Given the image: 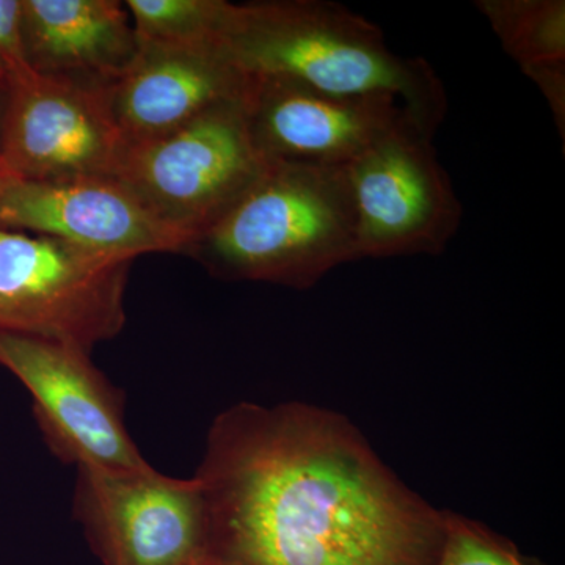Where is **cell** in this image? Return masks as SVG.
Wrapping results in <instances>:
<instances>
[{"mask_svg":"<svg viewBox=\"0 0 565 565\" xmlns=\"http://www.w3.org/2000/svg\"><path fill=\"white\" fill-rule=\"evenodd\" d=\"M266 166L253 145L241 99L126 148L115 180L159 221L192 241L248 191Z\"/></svg>","mask_w":565,"mask_h":565,"instance_id":"5","label":"cell"},{"mask_svg":"<svg viewBox=\"0 0 565 565\" xmlns=\"http://www.w3.org/2000/svg\"><path fill=\"white\" fill-rule=\"evenodd\" d=\"M0 228L131 262L145 253L182 255L191 241L159 221L115 178L46 182L0 173Z\"/></svg>","mask_w":565,"mask_h":565,"instance_id":"10","label":"cell"},{"mask_svg":"<svg viewBox=\"0 0 565 565\" xmlns=\"http://www.w3.org/2000/svg\"><path fill=\"white\" fill-rule=\"evenodd\" d=\"M131 264L55 237L0 228V332L92 353L125 327Z\"/></svg>","mask_w":565,"mask_h":565,"instance_id":"4","label":"cell"},{"mask_svg":"<svg viewBox=\"0 0 565 565\" xmlns=\"http://www.w3.org/2000/svg\"><path fill=\"white\" fill-rule=\"evenodd\" d=\"M0 366L31 393L43 437L62 462L111 471L151 465L122 418V396L76 345L0 332Z\"/></svg>","mask_w":565,"mask_h":565,"instance_id":"7","label":"cell"},{"mask_svg":"<svg viewBox=\"0 0 565 565\" xmlns=\"http://www.w3.org/2000/svg\"><path fill=\"white\" fill-rule=\"evenodd\" d=\"M476 7L520 70L565 61L564 0H478Z\"/></svg>","mask_w":565,"mask_h":565,"instance_id":"14","label":"cell"},{"mask_svg":"<svg viewBox=\"0 0 565 565\" xmlns=\"http://www.w3.org/2000/svg\"><path fill=\"white\" fill-rule=\"evenodd\" d=\"M33 76L22 39L21 0H0V90L7 93Z\"/></svg>","mask_w":565,"mask_h":565,"instance_id":"17","label":"cell"},{"mask_svg":"<svg viewBox=\"0 0 565 565\" xmlns=\"http://www.w3.org/2000/svg\"><path fill=\"white\" fill-rule=\"evenodd\" d=\"M434 565H526L484 527L445 512V537Z\"/></svg>","mask_w":565,"mask_h":565,"instance_id":"16","label":"cell"},{"mask_svg":"<svg viewBox=\"0 0 565 565\" xmlns=\"http://www.w3.org/2000/svg\"><path fill=\"white\" fill-rule=\"evenodd\" d=\"M248 131L266 162L348 167L412 117L388 96H337L278 76L252 74Z\"/></svg>","mask_w":565,"mask_h":565,"instance_id":"11","label":"cell"},{"mask_svg":"<svg viewBox=\"0 0 565 565\" xmlns=\"http://www.w3.org/2000/svg\"><path fill=\"white\" fill-rule=\"evenodd\" d=\"M74 514L107 565H195L210 556L195 476L79 467Z\"/></svg>","mask_w":565,"mask_h":565,"instance_id":"8","label":"cell"},{"mask_svg":"<svg viewBox=\"0 0 565 565\" xmlns=\"http://www.w3.org/2000/svg\"><path fill=\"white\" fill-rule=\"evenodd\" d=\"M137 43L191 46L221 41L233 3L223 0H128Z\"/></svg>","mask_w":565,"mask_h":565,"instance_id":"15","label":"cell"},{"mask_svg":"<svg viewBox=\"0 0 565 565\" xmlns=\"http://www.w3.org/2000/svg\"><path fill=\"white\" fill-rule=\"evenodd\" d=\"M195 565H225V564H222L221 561L215 559V557L207 556V557H204L203 561H200V563L195 564Z\"/></svg>","mask_w":565,"mask_h":565,"instance_id":"19","label":"cell"},{"mask_svg":"<svg viewBox=\"0 0 565 565\" xmlns=\"http://www.w3.org/2000/svg\"><path fill=\"white\" fill-rule=\"evenodd\" d=\"M6 95L0 173L46 182L115 178L126 145L103 92L35 74Z\"/></svg>","mask_w":565,"mask_h":565,"instance_id":"9","label":"cell"},{"mask_svg":"<svg viewBox=\"0 0 565 565\" xmlns=\"http://www.w3.org/2000/svg\"><path fill=\"white\" fill-rule=\"evenodd\" d=\"M545 96L564 140L565 132V61L539 63L522 68Z\"/></svg>","mask_w":565,"mask_h":565,"instance_id":"18","label":"cell"},{"mask_svg":"<svg viewBox=\"0 0 565 565\" xmlns=\"http://www.w3.org/2000/svg\"><path fill=\"white\" fill-rule=\"evenodd\" d=\"M225 565H434L445 512L412 493L343 416L241 403L195 475Z\"/></svg>","mask_w":565,"mask_h":565,"instance_id":"1","label":"cell"},{"mask_svg":"<svg viewBox=\"0 0 565 565\" xmlns=\"http://www.w3.org/2000/svg\"><path fill=\"white\" fill-rule=\"evenodd\" d=\"M412 118L345 167L363 258L440 255L462 222V204L434 148Z\"/></svg>","mask_w":565,"mask_h":565,"instance_id":"6","label":"cell"},{"mask_svg":"<svg viewBox=\"0 0 565 565\" xmlns=\"http://www.w3.org/2000/svg\"><path fill=\"white\" fill-rule=\"evenodd\" d=\"M222 43L248 74L286 77L337 96H388L435 136L448 102L424 58L394 54L384 33L323 0L233 6Z\"/></svg>","mask_w":565,"mask_h":565,"instance_id":"2","label":"cell"},{"mask_svg":"<svg viewBox=\"0 0 565 565\" xmlns=\"http://www.w3.org/2000/svg\"><path fill=\"white\" fill-rule=\"evenodd\" d=\"M22 39L36 76L103 92L137 51L128 10L115 0H21Z\"/></svg>","mask_w":565,"mask_h":565,"instance_id":"13","label":"cell"},{"mask_svg":"<svg viewBox=\"0 0 565 565\" xmlns=\"http://www.w3.org/2000/svg\"><path fill=\"white\" fill-rule=\"evenodd\" d=\"M182 255L222 280L311 288L334 267L362 259L345 167L267 162Z\"/></svg>","mask_w":565,"mask_h":565,"instance_id":"3","label":"cell"},{"mask_svg":"<svg viewBox=\"0 0 565 565\" xmlns=\"http://www.w3.org/2000/svg\"><path fill=\"white\" fill-rule=\"evenodd\" d=\"M221 41L191 46L139 44L129 68L103 90L126 148L159 139L250 88Z\"/></svg>","mask_w":565,"mask_h":565,"instance_id":"12","label":"cell"}]
</instances>
